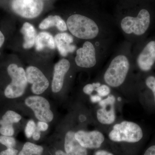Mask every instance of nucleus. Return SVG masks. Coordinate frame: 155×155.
Here are the masks:
<instances>
[{
	"mask_svg": "<svg viewBox=\"0 0 155 155\" xmlns=\"http://www.w3.org/2000/svg\"><path fill=\"white\" fill-rule=\"evenodd\" d=\"M67 25L72 35L82 39H91L97 36L99 28L97 23L88 17L73 14L67 20Z\"/></svg>",
	"mask_w": 155,
	"mask_h": 155,
	"instance_id": "f257e3e1",
	"label": "nucleus"
},
{
	"mask_svg": "<svg viewBox=\"0 0 155 155\" xmlns=\"http://www.w3.org/2000/svg\"><path fill=\"white\" fill-rule=\"evenodd\" d=\"M143 136L141 127L137 123L129 121L116 124L109 134V138L112 141L132 143L138 142Z\"/></svg>",
	"mask_w": 155,
	"mask_h": 155,
	"instance_id": "f03ea898",
	"label": "nucleus"
},
{
	"mask_svg": "<svg viewBox=\"0 0 155 155\" xmlns=\"http://www.w3.org/2000/svg\"><path fill=\"white\" fill-rule=\"evenodd\" d=\"M129 67V61L126 56L123 55L116 56L111 61L104 75L106 83L114 87L122 85L127 76Z\"/></svg>",
	"mask_w": 155,
	"mask_h": 155,
	"instance_id": "7ed1b4c3",
	"label": "nucleus"
},
{
	"mask_svg": "<svg viewBox=\"0 0 155 155\" xmlns=\"http://www.w3.org/2000/svg\"><path fill=\"white\" fill-rule=\"evenodd\" d=\"M8 72L12 81L5 90V96L10 99L21 97L24 94L28 83L25 70L16 64H11L8 67Z\"/></svg>",
	"mask_w": 155,
	"mask_h": 155,
	"instance_id": "20e7f679",
	"label": "nucleus"
},
{
	"mask_svg": "<svg viewBox=\"0 0 155 155\" xmlns=\"http://www.w3.org/2000/svg\"><path fill=\"white\" fill-rule=\"evenodd\" d=\"M150 15L146 9H143L136 17L127 16L122 19L121 26L122 30L127 34H134L141 35L145 33L149 27Z\"/></svg>",
	"mask_w": 155,
	"mask_h": 155,
	"instance_id": "39448f33",
	"label": "nucleus"
},
{
	"mask_svg": "<svg viewBox=\"0 0 155 155\" xmlns=\"http://www.w3.org/2000/svg\"><path fill=\"white\" fill-rule=\"evenodd\" d=\"M11 7L21 17L33 19L41 14L44 4L42 0H13Z\"/></svg>",
	"mask_w": 155,
	"mask_h": 155,
	"instance_id": "423d86ee",
	"label": "nucleus"
},
{
	"mask_svg": "<svg viewBox=\"0 0 155 155\" xmlns=\"http://www.w3.org/2000/svg\"><path fill=\"white\" fill-rule=\"evenodd\" d=\"M25 105L31 108L37 119L48 123L52 121L54 114L50 109L49 103L43 97L38 96L28 97L25 100Z\"/></svg>",
	"mask_w": 155,
	"mask_h": 155,
	"instance_id": "0eeeda50",
	"label": "nucleus"
},
{
	"mask_svg": "<svg viewBox=\"0 0 155 155\" xmlns=\"http://www.w3.org/2000/svg\"><path fill=\"white\" fill-rule=\"evenodd\" d=\"M25 73L27 82L32 84L31 91L35 94H41L48 87V80L38 68L33 66L28 67Z\"/></svg>",
	"mask_w": 155,
	"mask_h": 155,
	"instance_id": "6e6552de",
	"label": "nucleus"
},
{
	"mask_svg": "<svg viewBox=\"0 0 155 155\" xmlns=\"http://www.w3.org/2000/svg\"><path fill=\"white\" fill-rule=\"evenodd\" d=\"M75 63L78 67L90 68L94 67L97 63L96 50L91 42L87 41L83 47L76 51Z\"/></svg>",
	"mask_w": 155,
	"mask_h": 155,
	"instance_id": "1a4fd4ad",
	"label": "nucleus"
},
{
	"mask_svg": "<svg viewBox=\"0 0 155 155\" xmlns=\"http://www.w3.org/2000/svg\"><path fill=\"white\" fill-rule=\"evenodd\" d=\"M76 140L83 147L86 149H98L104 141V137L98 130L85 131L78 130L75 133Z\"/></svg>",
	"mask_w": 155,
	"mask_h": 155,
	"instance_id": "9d476101",
	"label": "nucleus"
},
{
	"mask_svg": "<svg viewBox=\"0 0 155 155\" xmlns=\"http://www.w3.org/2000/svg\"><path fill=\"white\" fill-rule=\"evenodd\" d=\"M116 102L115 97L110 95L99 102L101 107L97 112V119L100 123L110 125L114 123L116 119L114 104Z\"/></svg>",
	"mask_w": 155,
	"mask_h": 155,
	"instance_id": "9b49d317",
	"label": "nucleus"
},
{
	"mask_svg": "<svg viewBox=\"0 0 155 155\" xmlns=\"http://www.w3.org/2000/svg\"><path fill=\"white\" fill-rule=\"evenodd\" d=\"M155 63V41L149 42L139 55L137 64L139 68L143 72H148Z\"/></svg>",
	"mask_w": 155,
	"mask_h": 155,
	"instance_id": "f8f14e48",
	"label": "nucleus"
},
{
	"mask_svg": "<svg viewBox=\"0 0 155 155\" xmlns=\"http://www.w3.org/2000/svg\"><path fill=\"white\" fill-rule=\"evenodd\" d=\"M75 135V132L72 131L66 134L64 143L66 152L58 150L56 152L55 155H87V150L79 144Z\"/></svg>",
	"mask_w": 155,
	"mask_h": 155,
	"instance_id": "ddd939ff",
	"label": "nucleus"
},
{
	"mask_svg": "<svg viewBox=\"0 0 155 155\" xmlns=\"http://www.w3.org/2000/svg\"><path fill=\"white\" fill-rule=\"evenodd\" d=\"M70 64L67 59H63L55 64L52 83V91L58 93L63 87L65 75L69 71Z\"/></svg>",
	"mask_w": 155,
	"mask_h": 155,
	"instance_id": "4468645a",
	"label": "nucleus"
},
{
	"mask_svg": "<svg viewBox=\"0 0 155 155\" xmlns=\"http://www.w3.org/2000/svg\"><path fill=\"white\" fill-rule=\"evenodd\" d=\"M55 43L58 51L63 57L67 56L69 52H72L75 50L74 46L71 45L73 42V37L67 33H60L56 35L54 38Z\"/></svg>",
	"mask_w": 155,
	"mask_h": 155,
	"instance_id": "2eb2a0df",
	"label": "nucleus"
},
{
	"mask_svg": "<svg viewBox=\"0 0 155 155\" xmlns=\"http://www.w3.org/2000/svg\"><path fill=\"white\" fill-rule=\"evenodd\" d=\"M35 47L38 51H41L47 47L51 49L55 48L54 38L46 31H42L38 33L35 39Z\"/></svg>",
	"mask_w": 155,
	"mask_h": 155,
	"instance_id": "dca6fc26",
	"label": "nucleus"
},
{
	"mask_svg": "<svg viewBox=\"0 0 155 155\" xmlns=\"http://www.w3.org/2000/svg\"><path fill=\"white\" fill-rule=\"evenodd\" d=\"M21 32L24 35L23 47L25 49L32 48L35 43L36 31L34 27L28 22H25L21 28Z\"/></svg>",
	"mask_w": 155,
	"mask_h": 155,
	"instance_id": "f3484780",
	"label": "nucleus"
},
{
	"mask_svg": "<svg viewBox=\"0 0 155 155\" xmlns=\"http://www.w3.org/2000/svg\"><path fill=\"white\" fill-rule=\"evenodd\" d=\"M55 26L58 30L64 31H67V26L65 21L59 16H50L42 21L39 25L41 29H46Z\"/></svg>",
	"mask_w": 155,
	"mask_h": 155,
	"instance_id": "a211bd4d",
	"label": "nucleus"
},
{
	"mask_svg": "<svg viewBox=\"0 0 155 155\" xmlns=\"http://www.w3.org/2000/svg\"><path fill=\"white\" fill-rule=\"evenodd\" d=\"M43 148L30 142L25 143L18 155H41Z\"/></svg>",
	"mask_w": 155,
	"mask_h": 155,
	"instance_id": "6ab92c4d",
	"label": "nucleus"
},
{
	"mask_svg": "<svg viewBox=\"0 0 155 155\" xmlns=\"http://www.w3.org/2000/svg\"><path fill=\"white\" fill-rule=\"evenodd\" d=\"M22 117L19 114L12 110H8L3 116L0 120V125H13L14 123H17L21 120Z\"/></svg>",
	"mask_w": 155,
	"mask_h": 155,
	"instance_id": "aec40b11",
	"label": "nucleus"
},
{
	"mask_svg": "<svg viewBox=\"0 0 155 155\" xmlns=\"http://www.w3.org/2000/svg\"><path fill=\"white\" fill-rule=\"evenodd\" d=\"M145 84L150 93V105L155 107V76L152 75L148 76L145 81Z\"/></svg>",
	"mask_w": 155,
	"mask_h": 155,
	"instance_id": "412c9836",
	"label": "nucleus"
},
{
	"mask_svg": "<svg viewBox=\"0 0 155 155\" xmlns=\"http://www.w3.org/2000/svg\"><path fill=\"white\" fill-rule=\"evenodd\" d=\"M0 143L8 148H14L16 146V141L14 137L7 136H0Z\"/></svg>",
	"mask_w": 155,
	"mask_h": 155,
	"instance_id": "4be33fe9",
	"label": "nucleus"
},
{
	"mask_svg": "<svg viewBox=\"0 0 155 155\" xmlns=\"http://www.w3.org/2000/svg\"><path fill=\"white\" fill-rule=\"evenodd\" d=\"M36 127V125L33 120H30L28 121L25 127V135L27 138H30L32 136Z\"/></svg>",
	"mask_w": 155,
	"mask_h": 155,
	"instance_id": "5701e85b",
	"label": "nucleus"
},
{
	"mask_svg": "<svg viewBox=\"0 0 155 155\" xmlns=\"http://www.w3.org/2000/svg\"><path fill=\"white\" fill-rule=\"evenodd\" d=\"M0 133L2 135L12 136L14 133L13 125H2L0 127Z\"/></svg>",
	"mask_w": 155,
	"mask_h": 155,
	"instance_id": "b1692460",
	"label": "nucleus"
},
{
	"mask_svg": "<svg viewBox=\"0 0 155 155\" xmlns=\"http://www.w3.org/2000/svg\"><path fill=\"white\" fill-rule=\"evenodd\" d=\"M95 90L97 92L98 94L101 97L107 96L110 93V87L105 84L101 85L99 87L95 88Z\"/></svg>",
	"mask_w": 155,
	"mask_h": 155,
	"instance_id": "393cba45",
	"label": "nucleus"
},
{
	"mask_svg": "<svg viewBox=\"0 0 155 155\" xmlns=\"http://www.w3.org/2000/svg\"><path fill=\"white\" fill-rule=\"evenodd\" d=\"M18 151L14 148H8L0 153V155H17Z\"/></svg>",
	"mask_w": 155,
	"mask_h": 155,
	"instance_id": "a878e982",
	"label": "nucleus"
},
{
	"mask_svg": "<svg viewBox=\"0 0 155 155\" xmlns=\"http://www.w3.org/2000/svg\"><path fill=\"white\" fill-rule=\"evenodd\" d=\"M95 90V87L93 84H87L84 87L83 91L85 94L90 95L91 94L93 91Z\"/></svg>",
	"mask_w": 155,
	"mask_h": 155,
	"instance_id": "bb28decb",
	"label": "nucleus"
},
{
	"mask_svg": "<svg viewBox=\"0 0 155 155\" xmlns=\"http://www.w3.org/2000/svg\"><path fill=\"white\" fill-rule=\"evenodd\" d=\"M37 127L40 131H44L47 130L48 127V125L46 122L39 121L38 123Z\"/></svg>",
	"mask_w": 155,
	"mask_h": 155,
	"instance_id": "cd10ccee",
	"label": "nucleus"
},
{
	"mask_svg": "<svg viewBox=\"0 0 155 155\" xmlns=\"http://www.w3.org/2000/svg\"><path fill=\"white\" fill-rule=\"evenodd\" d=\"M143 155H155V145L149 147Z\"/></svg>",
	"mask_w": 155,
	"mask_h": 155,
	"instance_id": "c85d7f7f",
	"label": "nucleus"
},
{
	"mask_svg": "<svg viewBox=\"0 0 155 155\" xmlns=\"http://www.w3.org/2000/svg\"><path fill=\"white\" fill-rule=\"evenodd\" d=\"M90 99L93 103H96L101 101L102 100V98L99 95H94L91 96Z\"/></svg>",
	"mask_w": 155,
	"mask_h": 155,
	"instance_id": "c756f323",
	"label": "nucleus"
},
{
	"mask_svg": "<svg viewBox=\"0 0 155 155\" xmlns=\"http://www.w3.org/2000/svg\"><path fill=\"white\" fill-rule=\"evenodd\" d=\"M40 131L38 129L37 127H36L35 131L32 135V137L34 140H38L40 138L41 134Z\"/></svg>",
	"mask_w": 155,
	"mask_h": 155,
	"instance_id": "7c9ffc66",
	"label": "nucleus"
},
{
	"mask_svg": "<svg viewBox=\"0 0 155 155\" xmlns=\"http://www.w3.org/2000/svg\"><path fill=\"white\" fill-rule=\"evenodd\" d=\"M94 155H114L112 153L109 152L104 150H100L97 151L95 153Z\"/></svg>",
	"mask_w": 155,
	"mask_h": 155,
	"instance_id": "2f4dec72",
	"label": "nucleus"
},
{
	"mask_svg": "<svg viewBox=\"0 0 155 155\" xmlns=\"http://www.w3.org/2000/svg\"><path fill=\"white\" fill-rule=\"evenodd\" d=\"M5 41V37L4 35L0 31V48L2 46Z\"/></svg>",
	"mask_w": 155,
	"mask_h": 155,
	"instance_id": "473e14b6",
	"label": "nucleus"
},
{
	"mask_svg": "<svg viewBox=\"0 0 155 155\" xmlns=\"http://www.w3.org/2000/svg\"><path fill=\"white\" fill-rule=\"evenodd\" d=\"M93 85H94V87H95V88H97V87H99L101 86V84L100 83H94L92 84Z\"/></svg>",
	"mask_w": 155,
	"mask_h": 155,
	"instance_id": "72a5a7b5",
	"label": "nucleus"
},
{
	"mask_svg": "<svg viewBox=\"0 0 155 155\" xmlns=\"http://www.w3.org/2000/svg\"><path fill=\"white\" fill-rule=\"evenodd\" d=\"M118 101H121V97H118Z\"/></svg>",
	"mask_w": 155,
	"mask_h": 155,
	"instance_id": "f704fd0d",
	"label": "nucleus"
}]
</instances>
